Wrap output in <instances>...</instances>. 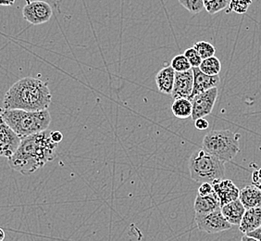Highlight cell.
I'll list each match as a JSON object with an SVG mask.
<instances>
[{
    "label": "cell",
    "instance_id": "obj_1",
    "mask_svg": "<svg viewBox=\"0 0 261 241\" xmlns=\"http://www.w3.org/2000/svg\"><path fill=\"white\" fill-rule=\"evenodd\" d=\"M57 149L58 143L51 139L50 132L42 131L21 138L17 151L8 158V163L12 170L29 176L54 161Z\"/></svg>",
    "mask_w": 261,
    "mask_h": 241
},
{
    "label": "cell",
    "instance_id": "obj_2",
    "mask_svg": "<svg viewBox=\"0 0 261 241\" xmlns=\"http://www.w3.org/2000/svg\"><path fill=\"white\" fill-rule=\"evenodd\" d=\"M52 101L48 84L38 78L25 77L16 82L6 92L3 107L25 111L47 110Z\"/></svg>",
    "mask_w": 261,
    "mask_h": 241
},
{
    "label": "cell",
    "instance_id": "obj_3",
    "mask_svg": "<svg viewBox=\"0 0 261 241\" xmlns=\"http://www.w3.org/2000/svg\"><path fill=\"white\" fill-rule=\"evenodd\" d=\"M0 114L20 138L47 130L51 124L50 113L47 110L25 111L3 107L0 108Z\"/></svg>",
    "mask_w": 261,
    "mask_h": 241
},
{
    "label": "cell",
    "instance_id": "obj_4",
    "mask_svg": "<svg viewBox=\"0 0 261 241\" xmlns=\"http://www.w3.org/2000/svg\"><path fill=\"white\" fill-rule=\"evenodd\" d=\"M191 178L198 183L222 179L225 175V162L203 150L196 151L189 159Z\"/></svg>",
    "mask_w": 261,
    "mask_h": 241
},
{
    "label": "cell",
    "instance_id": "obj_5",
    "mask_svg": "<svg viewBox=\"0 0 261 241\" xmlns=\"http://www.w3.org/2000/svg\"><path fill=\"white\" fill-rule=\"evenodd\" d=\"M240 137L231 130L211 131L203 139V149L224 162L230 161L240 151Z\"/></svg>",
    "mask_w": 261,
    "mask_h": 241
},
{
    "label": "cell",
    "instance_id": "obj_6",
    "mask_svg": "<svg viewBox=\"0 0 261 241\" xmlns=\"http://www.w3.org/2000/svg\"><path fill=\"white\" fill-rule=\"evenodd\" d=\"M195 219L197 228L207 234H217L226 231L231 229L232 226L222 214L221 208L208 212H196Z\"/></svg>",
    "mask_w": 261,
    "mask_h": 241
},
{
    "label": "cell",
    "instance_id": "obj_7",
    "mask_svg": "<svg viewBox=\"0 0 261 241\" xmlns=\"http://www.w3.org/2000/svg\"><path fill=\"white\" fill-rule=\"evenodd\" d=\"M53 15L51 6L45 1L27 0L22 9V16L29 23L33 26H39L47 22Z\"/></svg>",
    "mask_w": 261,
    "mask_h": 241
},
{
    "label": "cell",
    "instance_id": "obj_8",
    "mask_svg": "<svg viewBox=\"0 0 261 241\" xmlns=\"http://www.w3.org/2000/svg\"><path fill=\"white\" fill-rule=\"evenodd\" d=\"M218 94L219 91L216 86L191 98L192 119L195 120L210 115L216 103Z\"/></svg>",
    "mask_w": 261,
    "mask_h": 241
},
{
    "label": "cell",
    "instance_id": "obj_9",
    "mask_svg": "<svg viewBox=\"0 0 261 241\" xmlns=\"http://www.w3.org/2000/svg\"><path fill=\"white\" fill-rule=\"evenodd\" d=\"M21 138L0 114V156L10 158L20 146Z\"/></svg>",
    "mask_w": 261,
    "mask_h": 241
},
{
    "label": "cell",
    "instance_id": "obj_10",
    "mask_svg": "<svg viewBox=\"0 0 261 241\" xmlns=\"http://www.w3.org/2000/svg\"><path fill=\"white\" fill-rule=\"evenodd\" d=\"M194 86V74L193 70H185V71H175V80L174 86L171 92V97L173 100L186 98H191L192 91Z\"/></svg>",
    "mask_w": 261,
    "mask_h": 241
},
{
    "label": "cell",
    "instance_id": "obj_11",
    "mask_svg": "<svg viewBox=\"0 0 261 241\" xmlns=\"http://www.w3.org/2000/svg\"><path fill=\"white\" fill-rule=\"evenodd\" d=\"M221 201V206L239 199L240 189L230 179H219L211 183Z\"/></svg>",
    "mask_w": 261,
    "mask_h": 241
},
{
    "label": "cell",
    "instance_id": "obj_12",
    "mask_svg": "<svg viewBox=\"0 0 261 241\" xmlns=\"http://www.w3.org/2000/svg\"><path fill=\"white\" fill-rule=\"evenodd\" d=\"M192 70L194 74V86H193L191 98L197 94H200L202 92L208 90L212 87H216L219 85V83H220L219 75L218 76H208V75L204 74L199 69V67H193Z\"/></svg>",
    "mask_w": 261,
    "mask_h": 241
},
{
    "label": "cell",
    "instance_id": "obj_13",
    "mask_svg": "<svg viewBox=\"0 0 261 241\" xmlns=\"http://www.w3.org/2000/svg\"><path fill=\"white\" fill-rule=\"evenodd\" d=\"M245 211L246 208L244 207L239 199L221 206L222 214L231 226H239Z\"/></svg>",
    "mask_w": 261,
    "mask_h": 241
},
{
    "label": "cell",
    "instance_id": "obj_14",
    "mask_svg": "<svg viewBox=\"0 0 261 241\" xmlns=\"http://www.w3.org/2000/svg\"><path fill=\"white\" fill-rule=\"evenodd\" d=\"M175 80V70L171 66L161 69L156 76V84L159 91L162 94L171 95Z\"/></svg>",
    "mask_w": 261,
    "mask_h": 241
},
{
    "label": "cell",
    "instance_id": "obj_15",
    "mask_svg": "<svg viewBox=\"0 0 261 241\" xmlns=\"http://www.w3.org/2000/svg\"><path fill=\"white\" fill-rule=\"evenodd\" d=\"M261 226V206L246 209L241 223L239 225V229L243 234L253 231Z\"/></svg>",
    "mask_w": 261,
    "mask_h": 241
},
{
    "label": "cell",
    "instance_id": "obj_16",
    "mask_svg": "<svg viewBox=\"0 0 261 241\" xmlns=\"http://www.w3.org/2000/svg\"><path fill=\"white\" fill-rule=\"evenodd\" d=\"M194 208L196 212H199V213L215 211L218 209H221V201L215 191H213L207 196H200L197 194Z\"/></svg>",
    "mask_w": 261,
    "mask_h": 241
},
{
    "label": "cell",
    "instance_id": "obj_17",
    "mask_svg": "<svg viewBox=\"0 0 261 241\" xmlns=\"http://www.w3.org/2000/svg\"><path fill=\"white\" fill-rule=\"evenodd\" d=\"M239 200L246 209L261 206V190L256 186L250 185L242 188L239 193Z\"/></svg>",
    "mask_w": 261,
    "mask_h": 241
},
{
    "label": "cell",
    "instance_id": "obj_18",
    "mask_svg": "<svg viewBox=\"0 0 261 241\" xmlns=\"http://www.w3.org/2000/svg\"><path fill=\"white\" fill-rule=\"evenodd\" d=\"M171 111L173 115L179 119H187L192 116V103L189 99L180 98L173 100Z\"/></svg>",
    "mask_w": 261,
    "mask_h": 241
},
{
    "label": "cell",
    "instance_id": "obj_19",
    "mask_svg": "<svg viewBox=\"0 0 261 241\" xmlns=\"http://www.w3.org/2000/svg\"><path fill=\"white\" fill-rule=\"evenodd\" d=\"M199 69L204 74L208 75V76H218L221 73V61L215 56H212V57L202 60V62L199 65Z\"/></svg>",
    "mask_w": 261,
    "mask_h": 241
},
{
    "label": "cell",
    "instance_id": "obj_20",
    "mask_svg": "<svg viewBox=\"0 0 261 241\" xmlns=\"http://www.w3.org/2000/svg\"><path fill=\"white\" fill-rule=\"evenodd\" d=\"M204 9L211 15H214L221 10H226L229 0H203Z\"/></svg>",
    "mask_w": 261,
    "mask_h": 241
},
{
    "label": "cell",
    "instance_id": "obj_21",
    "mask_svg": "<svg viewBox=\"0 0 261 241\" xmlns=\"http://www.w3.org/2000/svg\"><path fill=\"white\" fill-rule=\"evenodd\" d=\"M251 4L252 0H230L227 7L226 13L236 12L237 14H244Z\"/></svg>",
    "mask_w": 261,
    "mask_h": 241
},
{
    "label": "cell",
    "instance_id": "obj_22",
    "mask_svg": "<svg viewBox=\"0 0 261 241\" xmlns=\"http://www.w3.org/2000/svg\"><path fill=\"white\" fill-rule=\"evenodd\" d=\"M194 47L198 52V54L202 58V60L215 55V52H216L214 45L211 44L210 42H206V41L196 42V44L194 45Z\"/></svg>",
    "mask_w": 261,
    "mask_h": 241
},
{
    "label": "cell",
    "instance_id": "obj_23",
    "mask_svg": "<svg viewBox=\"0 0 261 241\" xmlns=\"http://www.w3.org/2000/svg\"><path fill=\"white\" fill-rule=\"evenodd\" d=\"M171 66L175 71H185L192 69L191 64L185 54L175 56L171 60Z\"/></svg>",
    "mask_w": 261,
    "mask_h": 241
},
{
    "label": "cell",
    "instance_id": "obj_24",
    "mask_svg": "<svg viewBox=\"0 0 261 241\" xmlns=\"http://www.w3.org/2000/svg\"><path fill=\"white\" fill-rule=\"evenodd\" d=\"M185 9L188 10L190 13L197 14L204 10L203 0H178Z\"/></svg>",
    "mask_w": 261,
    "mask_h": 241
},
{
    "label": "cell",
    "instance_id": "obj_25",
    "mask_svg": "<svg viewBox=\"0 0 261 241\" xmlns=\"http://www.w3.org/2000/svg\"><path fill=\"white\" fill-rule=\"evenodd\" d=\"M185 56L187 58V60H189L192 68L193 67H199L201 62H202V58L199 56L198 52L196 51V49L194 46L187 49L185 51Z\"/></svg>",
    "mask_w": 261,
    "mask_h": 241
},
{
    "label": "cell",
    "instance_id": "obj_26",
    "mask_svg": "<svg viewBox=\"0 0 261 241\" xmlns=\"http://www.w3.org/2000/svg\"><path fill=\"white\" fill-rule=\"evenodd\" d=\"M213 191H214V189H213L212 184L208 183V182H204L199 186L197 194L200 195V196H207V195L211 194Z\"/></svg>",
    "mask_w": 261,
    "mask_h": 241
},
{
    "label": "cell",
    "instance_id": "obj_27",
    "mask_svg": "<svg viewBox=\"0 0 261 241\" xmlns=\"http://www.w3.org/2000/svg\"><path fill=\"white\" fill-rule=\"evenodd\" d=\"M195 126H196L197 130H206L208 128V126H210V124L205 119V117H202V118H198V119L195 120Z\"/></svg>",
    "mask_w": 261,
    "mask_h": 241
},
{
    "label": "cell",
    "instance_id": "obj_28",
    "mask_svg": "<svg viewBox=\"0 0 261 241\" xmlns=\"http://www.w3.org/2000/svg\"><path fill=\"white\" fill-rule=\"evenodd\" d=\"M246 235L254 238L255 241H261V226L256 228V229H254L253 231L246 233Z\"/></svg>",
    "mask_w": 261,
    "mask_h": 241
},
{
    "label": "cell",
    "instance_id": "obj_29",
    "mask_svg": "<svg viewBox=\"0 0 261 241\" xmlns=\"http://www.w3.org/2000/svg\"><path fill=\"white\" fill-rule=\"evenodd\" d=\"M50 137L51 139L55 143L59 144L63 139V135L60 131H53V132H50Z\"/></svg>",
    "mask_w": 261,
    "mask_h": 241
},
{
    "label": "cell",
    "instance_id": "obj_30",
    "mask_svg": "<svg viewBox=\"0 0 261 241\" xmlns=\"http://www.w3.org/2000/svg\"><path fill=\"white\" fill-rule=\"evenodd\" d=\"M252 182H253V184H255V183H258V182H261V168L259 169H257L256 171L253 172V174H252Z\"/></svg>",
    "mask_w": 261,
    "mask_h": 241
},
{
    "label": "cell",
    "instance_id": "obj_31",
    "mask_svg": "<svg viewBox=\"0 0 261 241\" xmlns=\"http://www.w3.org/2000/svg\"><path fill=\"white\" fill-rule=\"evenodd\" d=\"M15 0H0V6H5V7H10L14 5Z\"/></svg>",
    "mask_w": 261,
    "mask_h": 241
},
{
    "label": "cell",
    "instance_id": "obj_32",
    "mask_svg": "<svg viewBox=\"0 0 261 241\" xmlns=\"http://www.w3.org/2000/svg\"><path fill=\"white\" fill-rule=\"evenodd\" d=\"M4 239H5V232L2 228H0V241L4 240Z\"/></svg>",
    "mask_w": 261,
    "mask_h": 241
},
{
    "label": "cell",
    "instance_id": "obj_33",
    "mask_svg": "<svg viewBox=\"0 0 261 241\" xmlns=\"http://www.w3.org/2000/svg\"><path fill=\"white\" fill-rule=\"evenodd\" d=\"M254 186H256L258 189H260L261 190V182H258V183H255V184H253Z\"/></svg>",
    "mask_w": 261,
    "mask_h": 241
}]
</instances>
